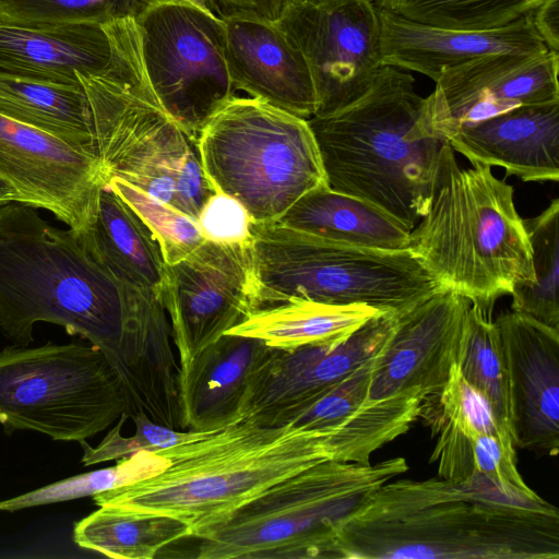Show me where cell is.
<instances>
[{
  "instance_id": "obj_7",
  "label": "cell",
  "mask_w": 559,
  "mask_h": 559,
  "mask_svg": "<svg viewBox=\"0 0 559 559\" xmlns=\"http://www.w3.org/2000/svg\"><path fill=\"white\" fill-rule=\"evenodd\" d=\"M251 235V312L311 300L402 314L443 289L408 250L338 243L277 222H252Z\"/></svg>"
},
{
  "instance_id": "obj_25",
  "label": "cell",
  "mask_w": 559,
  "mask_h": 559,
  "mask_svg": "<svg viewBox=\"0 0 559 559\" xmlns=\"http://www.w3.org/2000/svg\"><path fill=\"white\" fill-rule=\"evenodd\" d=\"M79 235L117 277L163 300L166 263L159 245L140 216L109 187L99 192L93 224Z\"/></svg>"
},
{
  "instance_id": "obj_20",
  "label": "cell",
  "mask_w": 559,
  "mask_h": 559,
  "mask_svg": "<svg viewBox=\"0 0 559 559\" xmlns=\"http://www.w3.org/2000/svg\"><path fill=\"white\" fill-rule=\"evenodd\" d=\"M382 66L430 78L453 67L495 53L548 50L530 15L501 27L468 31L432 26L378 9Z\"/></svg>"
},
{
  "instance_id": "obj_1",
  "label": "cell",
  "mask_w": 559,
  "mask_h": 559,
  "mask_svg": "<svg viewBox=\"0 0 559 559\" xmlns=\"http://www.w3.org/2000/svg\"><path fill=\"white\" fill-rule=\"evenodd\" d=\"M340 558L558 559L559 511L476 475L385 483L341 526Z\"/></svg>"
},
{
  "instance_id": "obj_24",
  "label": "cell",
  "mask_w": 559,
  "mask_h": 559,
  "mask_svg": "<svg viewBox=\"0 0 559 559\" xmlns=\"http://www.w3.org/2000/svg\"><path fill=\"white\" fill-rule=\"evenodd\" d=\"M330 241L383 251L408 250L411 229L381 209L349 194L318 187L278 221Z\"/></svg>"
},
{
  "instance_id": "obj_9",
  "label": "cell",
  "mask_w": 559,
  "mask_h": 559,
  "mask_svg": "<svg viewBox=\"0 0 559 559\" xmlns=\"http://www.w3.org/2000/svg\"><path fill=\"white\" fill-rule=\"evenodd\" d=\"M110 34V62L99 71L78 73L91 110L94 155L107 181L119 177L173 205L176 173L195 143L152 92L134 21L114 22Z\"/></svg>"
},
{
  "instance_id": "obj_3",
  "label": "cell",
  "mask_w": 559,
  "mask_h": 559,
  "mask_svg": "<svg viewBox=\"0 0 559 559\" xmlns=\"http://www.w3.org/2000/svg\"><path fill=\"white\" fill-rule=\"evenodd\" d=\"M337 430L242 419L203 439L156 450L169 460L164 472L92 498L98 507L176 518L197 538L280 480L333 460Z\"/></svg>"
},
{
  "instance_id": "obj_36",
  "label": "cell",
  "mask_w": 559,
  "mask_h": 559,
  "mask_svg": "<svg viewBox=\"0 0 559 559\" xmlns=\"http://www.w3.org/2000/svg\"><path fill=\"white\" fill-rule=\"evenodd\" d=\"M377 356L330 389L293 424L317 430L343 427L369 402L371 371Z\"/></svg>"
},
{
  "instance_id": "obj_4",
  "label": "cell",
  "mask_w": 559,
  "mask_h": 559,
  "mask_svg": "<svg viewBox=\"0 0 559 559\" xmlns=\"http://www.w3.org/2000/svg\"><path fill=\"white\" fill-rule=\"evenodd\" d=\"M328 186L361 199L411 230L427 212L442 146L413 75L382 66L356 102L308 119Z\"/></svg>"
},
{
  "instance_id": "obj_27",
  "label": "cell",
  "mask_w": 559,
  "mask_h": 559,
  "mask_svg": "<svg viewBox=\"0 0 559 559\" xmlns=\"http://www.w3.org/2000/svg\"><path fill=\"white\" fill-rule=\"evenodd\" d=\"M0 115L52 134L94 155L92 116L81 84H61L0 73Z\"/></svg>"
},
{
  "instance_id": "obj_10",
  "label": "cell",
  "mask_w": 559,
  "mask_h": 559,
  "mask_svg": "<svg viewBox=\"0 0 559 559\" xmlns=\"http://www.w3.org/2000/svg\"><path fill=\"white\" fill-rule=\"evenodd\" d=\"M124 411L121 381L93 345L48 342L0 350V424L7 435L32 430L83 443Z\"/></svg>"
},
{
  "instance_id": "obj_32",
  "label": "cell",
  "mask_w": 559,
  "mask_h": 559,
  "mask_svg": "<svg viewBox=\"0 0 559 559\" xmlns=\"http://www.w3.org/2000/svg\"><path fill=\"white\" fill-rule=\"evenodd\" d=\"M169 466L157 451L141 450L110 467L62 479L21 496L0 501V510L15 512L33 507L93 497L96 493L154 477Z\"/></svg>"
},
{
  "instance_id": "obj_37",
  "label": "cell",
  "mask_w": 559,
  "mask_h": 559,
  "mask_svg": "<svg viewBox=\"0 0 559 559\" xmlns=\"http://www.w3.org/2000/svg\"><path fill=\"white\" fill-rule=\"evenodd\" d=\"M197 223L205 240L226 245H249L252 219L235 198L215 192L203 205Z\"/></svg>"
},
{
  "instance_id": "obj_17",
  "label": "cell",
  "mask_w": 559,
  "mask_h": 559,
  "mask_svg": "<svg viewBox=\"0 0 559 559\" xmlns=\"http://www.w3.org/2000/svg\"><path fill=\"white\" fill-rule=\"evenodd\" d=\"M471 301L441 289L397 318L374 359L369 401L420 393H440L457 362L466 311Z\"/></svg>"
},
{
  "instance_id": "obj_6",
  "label": "cell",
  "mask_w": 559,
  "mask_h": 559,
  "mask_svg": "<svg viewBox=\"0 0 559 559\" xmlns=\"http://www.w3.org/2000/svg\"><path fill=\"white\" fill-rule=\"evenodd\" d=\"M404 457L376 464L325 460L274 484L203 531L199 559L340 558L342 524L388 481Z\"/></svg>"
},
{
  "instance_id": "obj_12",
  "label": "cell",
  "mask_w": 559,
  "mask_h": 559,
  "mask_svg": "<svg viewBox=\"0 0 559 559\" xmlns=\"http://www.w3.org/2000/svg\"><path fill=\"white\" fill-rule=\"evenodd\" d=\"M277 22L307 61L318 102L314 116L343 109L372 86L382 67L372 0H290Z\"/></svg>"
},
{
  "instance_id": "obj_34",
  "label": "cell",
  "mask_w": 559,
  "mask_h": 559,
  "mask_svg": "<svg viewBox=\"0 0 559 559\" xmlns=\"http://www.w3.org/2000/svg\"><path fill=\"white\" fill-rule=\"evenodd\" d=\"M145 0H0V24L55 27L134 15Z\"/></svg>"
},
{
  "instance_id": "obj_15",
  "label": "cell",
  "mask_w": 559,
  "mask_h": 559,
  "mask_svg": "<svg viewBox=\"0 0 559 559\" xmlns=\"http://www.w3.org/2000/svg\"><path fill=\"white\" fill-rule=\"evenodd\" d=\"M249 246L204 240L185 259L166 264L162 302L180 366L251 312Z\"/></svg>"
},
{
  "instance_id": "obj_23",
  "label": "cell",
  "mask_w": 559,
  "mask_h": 559,
  "mask_svg": "<svg viewBox=\"0 0 559 559\" xmlns=\"http://www.w3.org/2000/svg\"><path fill=\"white\" fill-rule=\"evenodd\" d=\"M107 22L55 27L0 24V73L81 84L78 73L104 69L111 59Z\"/></svg>"
},
{
  "instance_id": "obj_30",
  "label": "cell",
  "mask_w": 559,
  "mask_h": 559,
  "mask_svg": "<svg viewBox=\"0 0 559 559\" xmlns=\"http://www.w3.org/2000/svg\"><path fill=\"white\" fill-rule=\"evenodd\" d=\"M456 365L462 377L487 399L498 423L510 433L507 373L499 332L491 313L473 302L466 311Z\"/></svg>"
},
{
  "instance_id": "obj_41",
  "label": "cell",
  "mask_w": 559,
  "mask_h": 559,
  "mask_svg": "<svg viewBox=\"0 0 559 559\" xmlns=\"http://www.w3.org/2000/svg\"><path fill=\"white\" fill-rule=\"evenodd\" d=\"M12 201L21 202V198L11 185L0 177V205Z\"/></svg>"
},
{
  "instance_id": "obj_26",
  "label": "cell",
  "mask_w": 559,
  "mask_h": 559,
  "mask_svg": "<svg viewBox=\"0 0 559 559\" xmlns=\"http://www.w3.org/2000/svg\"><path fill=\"white\" fill-rule=\"evenodd\" d=\"M381 313L366 305L290 300L252 311L227 333L254 337L284 349L337 345Z\"/></svg>"
},
{
  "instance_id": "obj_8",
  "label": "cell",
  "mask_w": 559,
  "mask_h": 559,
  "mask_svg": "<svg viewBox=\"0 0 559 559\" xmlns=\"http://www.w3.org/2000/svg\"><path fill=\"white\" fill-rule=\"evenodd\" d=\"M195 145L215 191L238 200L253 223L277 222L304 194L328 186L308 120L258 98L234 96Z\"/></svg>"
},
{
  "instance_id": "obj_5",
  "label": "cell",
  "mask_w": 559,
  "mask_h": 559,
  "mask_svg": "<svg viewBox=\"0 0 559 559\" xmlns=\"http://www.w3.org/2000/svg\"><path fill=\"white\" fill-rule=\"evenodd\" d=\"M461 168L447 142L426 214L408 251L440 284L487 312L496 300L534 281L533 252L513 187L491 167Z\"/></svg>"
},
{
  "instance_id": "obj_2",
  "label": "cell",
  "mask_w": 559,
  "mask_h": 559,
  "mask_svg": "<svg viewBox=\"0 0 559 559\" xmlns=\"http://www.w3.org/2000/svg\"><path fill=\"white\" fill-rule=\"evenodd\" d=\"M156 295L117 277L73 229L43 219L36 207L0 205V332L28 346L38 322L62 326L114 365L121 340Z\"/></svg>"
},
{
  "instance_id": "obj_40",
  "label": "cell",
  "mask_w": 559,
  "mask_h": 559,
  "mask_svg": "<svg viewBox=\"0 0 559 559\" xmlns=\"http://www.w3.org/2000/svg\"><path fill=\"white\" fill-rule=\"evenodd\" d=\"M290 0H254L255 11L270 20L277 21Z\"/></svg>"
},
{
  "instance_id": "obj_18",
  "label": "cell",
  "mask_w": 559,
  "mask_h": 559,
  "mask_svg": "<svg viewBox=\"0 0 559 559\" xmlns=\"http://www.w3.org/2000/svg\"><path fill=\"white\" fill-rule=\"evenodd\" d=\"M502 346L514 448L559 451V330L512 310L495 321Z\"/></svg>"
},
{
  "instance_id": "obj_14",
  "label": "cell",
  "mask_w": 559,
  "mask_h": 559,
  "mask_svg": "<svg viewBox=\"0 0 559 559\" xmlns=\"http://www.w3.org/2000/svg\"><path fill=\"white\" fill-rule=\"evenodd\" d=\"M0 177L21 203L50 211L78 234L93 224L107 178L84 148L0 115Z\"/></svg>"
},
{
  "instance_id": "obj_39",
  "label": "cell",
  "mask_w": 559,
  "mask_h": 559,
  "mask_svg": "<svg viewBox=\"0 0 559 559\" xmlns=\"http://www.w3.org/2000/svg\"><path fill=\"white\" fill-rule=\"evenodd\" d=\"M530 16L547 48L559 52V0H543Z\"/></svg>"
},
{
  "instance_id": "obj_16",
  "label": "cell",
  "mask_w": 559,
  "mask_h": 559,
  "mask_svg": "<svg viewBox=\"0 0 559 559\" xmlns=\"http://www.w3.org/2000/svg\"><path fill=\"white\" fill-rule=\"evenodd\" d=\"M559 52L495 53L443 71L427 96L435 130L443 133L510 109L559 100Z\"/></svg>"
},
{
  "instance_id": "obj_35",
  "label": "cell",
  "mask_w": 559,
  "mask_h": 559,
  "mask_svg": "<svg viewBox=\"0 0 559 559\" xmlns=\"http://www.w3.org/2000/svg\"><path fill=\"white\" fill-rule=\"evenodd\" d=\"M127 419L128 417L122 414L117 425L97 447L93 448L86 442L81 443L84 449L82 457L84 466L129 457L141 450L156 451L193 442L214 432L175 430L153 421L144 413H139L132 418L135 425V433L124 437L121 430Z\"/></svg>"
},
{
  "instance_id": "obj_31",
  "label": "cell",
  "mask_w": 559,
  "mask_h": 559,
  "mask_svg": "<svg viewBox=\"0 0 559 559\" xmlns=\"http://www.w3.org/2000/svg\"><path fill=\"white\" fill-rule=\"evenodd\" d=\"M378 9L432 26L481 31L530 15L543 0H372Z\"/></svg>"
},
{
  "instance_id": "obj_13",
  "label": "cell",
  "mask_w": 559,
  "mask_h": 559,
  "mask_svg": "<svg viewBox=\"0 0 559 559\" xmlns=\"http://www.w3.org/2000/svg\"><path fill=\"white\" fill-rule=\"evenodd\" d=\"M400 314L381 313L337 345L271 347L250 373L241 418L266 427L294 423L323 394L377 356Z\"/></svg>"
},
{
  "instance_id": "obj_29",
  "label": "cell",
  "mask_w": 559,
  "mask_h": 559,
  "mask_svg": "<svg viewBox=\"0 0 559 559\" xmlns=\"http://www.w3.org/2000/svg\"><path fill=\"white\" fill-rule=\"evenodd\" d=\"M523 222L533 252L534 281L512 290L511 310L559 330V199Z\"/></svg>"
},
{
  "instance_id": "obj_38",
  "label": "cell",
  "mask_w": 559,
  "mask_h": 559,
  "mask_svg": "<svg viewBox=\"0 0 559 559\" xmlns=\"http://www.w3.org/2000/svg\"><path fill=\"white\" fill-rule=\"evenodd\" d=\"M215 192L204 173L194 144L176 173L173 205L197 221L203 205Z\"/></svg>"
},
{
  "instance_id": "obj_33",
  "label": "cell",
  "mask_w": 559,
  "mask_h": 559,
  "mask_svg": "<svg viewBox=\"0 0 559 559\" xmlns=\"http://www.w3.org/2000/svg\"><path fill=\"white\" fill-rule=\"evenodd\" d=\"M144 222L156 238L164 262L177 263L192 253L204 238L195 219L130 182L111 177L107 183Z\"/></svg>"
},
{
  "instance_id": "obj_42",
  "label": "cell",
  "mask_w": 559,
  "mask_h": 559,
  "mask_svg": "<svg viewBox=\"0 0 559 559\" xmlns=\"http://www.w3.org/2000/svg\"><path fill=\"white\" fill-rule=\"evenodd\" d=\"M221 2L227 11L231 10H254L255 3L254 0H216V2Z\"/></svg>"
},
{
  "instance_id": "obj_22",
  "label": "cell",
  "mask_w": 559,
  "mask_h": 559,
  "mask_svg": "<svg viewBox=\"0 0 559 559\" xmlns=\"http://www.w3.org/2000/svg\"><path fill=\"white\" fill-rule=\"evenodd\" d=\"M269 348L261 340L225 333L180 366L183 429L216 431L242 420L248 378Z\"/></svg>"
},
{
  "instance_id": "obj_11",
  "label": "cell",
  "mask_w": 559,
  "mask_h": 559,
  "mask_svg": "<svg viewBox=\"0 0 559 559\" xmlns=\"http://www.w3.org/2000/svg\"><path fill=\"white\" fill-rule=\"evenodd\" d=\"M134 22L152 92L195 143L206 121L235 96L222 17L188 0H145Z\"/></svg>"
},
{
  "instance_id": "obj_28",
  "label": "cell",
  "mask_w": 559,
  "mask_h": 559,
  "mask_svg": "<svg viewBox=\"0 0 559 559\" xmlns=\"http://www.w3.org/2000/svg\"><path fill=\"white\" fill-rule=\"evenodd\" d=\"M186 537H191L190 527L176 518L111 506H100L73 527L79 547L115 559H152Z\"/></svg>"
},
{
  "instance_id": "obj_21",
  "label": "cell",
  "mask_w": 559,
  "mask_h": 559,
  "mask_svg": "<svg viewBox=\"0 0 559 559\" xmlns=\"http://www.w3.org/2000/svg\"><path fill=\"white\" fill-rule=\"evenodd\" d=\"M443 139L473 165L498 166L523 181L559 179V100L461 124Z\"/></svg>"
},
{
  "instance_id": "obj_19",
  "label": "cell",
  "mask_w": 559,
  "mask_h": 559,
  "mask_svg": "<svg viewBox=\"0 0 559 559\" xmlns=\"http://www.w3.org/2000/svg\"><path fill=\"white\" fill-rule=\"evenodd\" d=\"M221 17L235 88L297 117L314 116L318 102L307 61L278 22L254 10H231Z\"/></svg>"
}]
</instances>
